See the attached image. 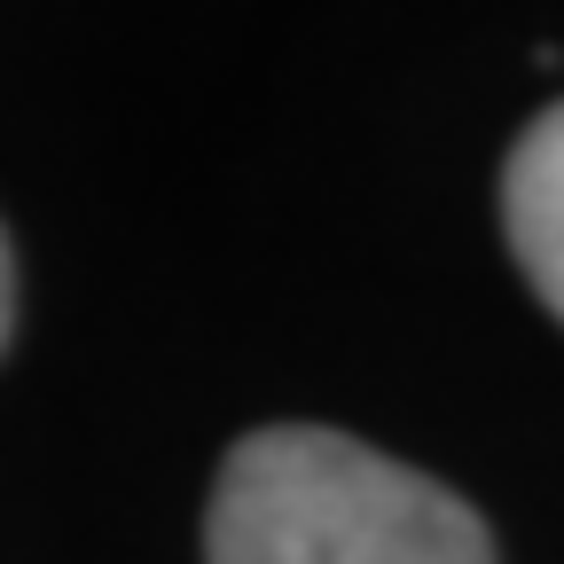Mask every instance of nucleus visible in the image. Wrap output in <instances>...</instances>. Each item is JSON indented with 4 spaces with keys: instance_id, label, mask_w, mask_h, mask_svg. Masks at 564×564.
Here are the masks:
<instances>
[{
    "instance_id": "nucleus-1",
    "label": "nucleus",
    "mask_w": 564,
    "mask_h": 564,
    "mask_svg": "<svg viewBox=\"0 0 564 564\" xmlns=\"http://www.w3.org/2000/svg\"><path fill=\"white\" fill-rule=\"evenodd\" d=\"M204 564H494V533L463 494L361 440L267 423L220 463Z\"/></svg>"
},
{
    "instance_id": "nucleus-2",
    "label": "nucleus",
    "mask_w": 564,
    "mask_h": 564,
    "mask_svg": "<svg viewBox=\"0 0 564 564\" xmlns=\"http://www.w3.org/2000/svg\"><path fill=\"white\" fill-rule=\"evenodd\" d=\"M502 236L541 291V306L564 322V102L541 110L502 165Z\"/></svg>"
},
{
    "instance_id": "nucleus-3",
    "label": "nucleus",
    "mask_w": 564,
    "mask_h": 564,
    "mask_svg": "<svg viewBox=\"0 0 564 564\" xmlns=\"http://www.w3.org/2000/svg\"><path fill=\"white\" fill-rule=\"evenodd\" d=\"M9 322H17V267H9V236H0V345H9Z\"/></svg>"
}]
</instances>
